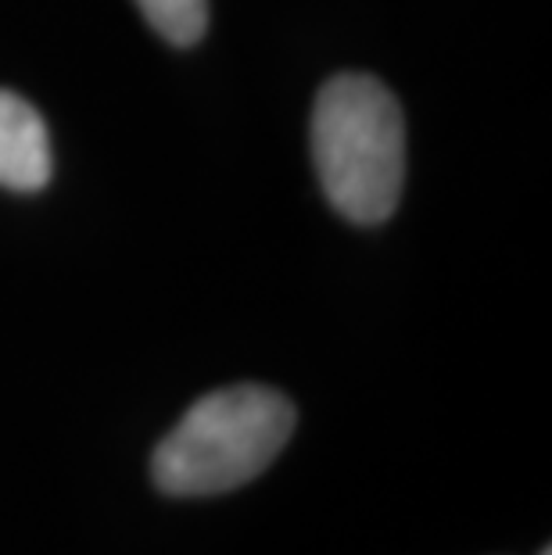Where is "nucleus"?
Returning a JSON list of instances; mask_svg holds the SVG:
<instances>
[{"label": "nucleus", "instance_id": "obj_1", "mask_svg": "<svg viewBox=\"0 0 552 555\" xmlns=\"http://www.w3.org/2000/svg\"><path fill=\"white\" fill-rule=\"evenodd\" d=\"M312 162L341 216L356 227L384 222L406 180V122L395 93L359 73L326 79L312 108Z\"/></svg>", "mask_w": 552, "mask_h": 555}, {"label": "nucleus", "instance_id": "obj_2", "mask_svg": "<svg viewBox=\"0 0 552 555\" xmlns=\"http://www.w3.org/2000/svg\"><path fill=\"white\" fill-rule=\"evenodd\" d=\"M295 405L262 384L205 395L162 437L151 474L166 494L202 499L255 480L295 434Z\"/></svg>", "mask_w": 552, "mask_h": 555}, {"label": "nucleus", "instance_id": "obj_3", "mask_svg": "<svg viewBox=\"0 0 552 555\" xmlns=\"http://www.w3.org/2000/svg\"><path fill=\"white\" fill-rule=\"evenodd\" d=\"M51 133L26 98L0 90V186L37 194L51 180Z\"/></svg>", "mask_w": 552, "mask_h": 555}, {"label": "nucleus", "instance_id": "obj_4", "mask_svg": "<svg viewBox=\"0 0 552 555\" xmlns=\"http://www.w3.org/2000/svg\"><path fill=\"white\" fill-rule=\"evenodd\" d=\"M158 37L176 47H194L208 29V0H133Z\"/></svg>", "mask_w": 552, "mask_h": 555}, {"label": "nucleus", "instance_id": "obj_5", "mask_svg": "<svg viewBox=\"0 0 552 555\" xmlns=\"http://www.w3.org/2000/svg\"><path fill=\"white\" fill-rule=\"evenodd\" d=\"M542 555H549V552H542Z\"/></svg>", "mask_w": 552, "mask_h": 555}]
</instances>
